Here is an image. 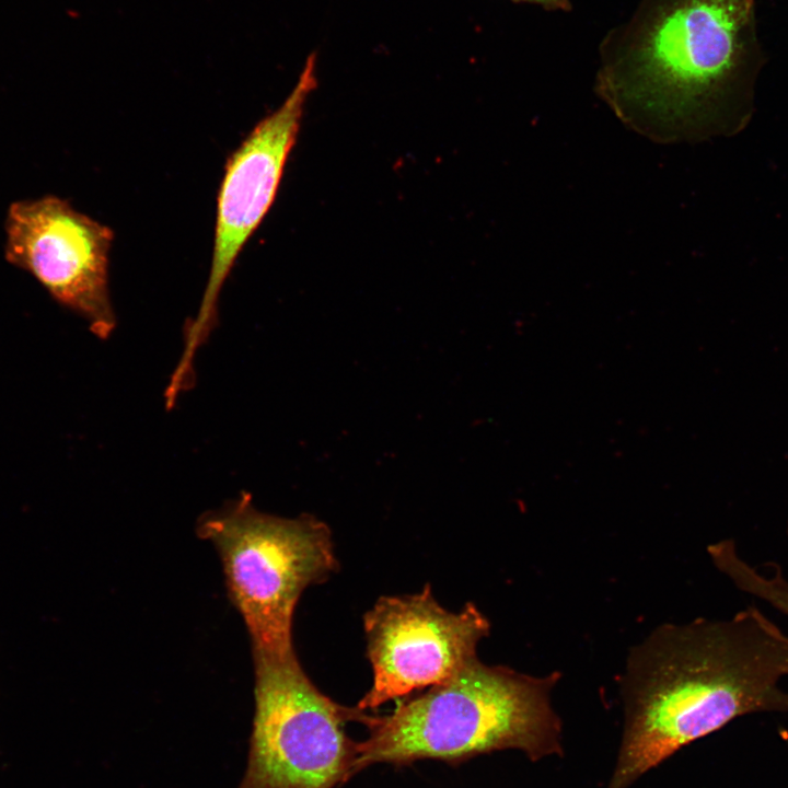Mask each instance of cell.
<instances>
[{
  "mask_svg": "<svg viewBox=\"0 0 788 788\" xmlns=\"http://www.w3.org/2000/svg\"><path fill=\"white\" fill-rule=\"evenodd\" d=\"M517 3L532 4L548 11L569 12L572 9L570 0H511Z\"/></svg>",
  "mask_w": 788,
  "mask_h": 788,
  "instance_id": "obj_9",
  "label": "cell"
},
{
  "mask_svg": "<svg viewBox=\"0 0 788 788\" xmlns=\"http://www.w3.org/2000/svg\"><path fill=\"white\" fill-rule=\"evenodd\" d=\"M317 54L311 53L285 102L262 119L227 161L217 204L209 278L199 310L185 327L181 374L194 371V358L217 323L218 299L244 244L276 197L287 159L310 94L316 89Z\"/></svg>",
  "mask_w": 788,
  "mask_h": 788,
  "instance_id": "obj_6",
  "label": "cell"
},
{
  "mask_svg": "<svg viewBox=\"0 0 788 788\" xmlns=\"http://www.w3.org/2000/svg\"><path fill=\"white\" fill-rule=\"evenodd\" d=\"M370 690L357 704L373 709L413 692L441 684L477 658L490 624L474 603L443 609L430 584L415 594L381 596L363 616Z\"/></svg>",
  "mask_w": 788,
  "mask_h": 788,
  "instance_id": "obj_7",
  "label": "cell"
},
{
  "mask_svg": "<svg viewBox=\"0 0 788 788\" xmlns=\"http://www.w3.org/2000/svg\"><path fill=\"white\" fill-rule=\"evenodd\" d=\"M751 2L755 3V0H750Z\"/></svg>",
  "mask_w": 788,
  "mask_h": 788,
  "instance_id": "obj_10",
  "label": "cell"
},
{
  "mask_svg": "<svg viewBox=\"0 0 788 788\" xmlns=\"http://www.w3.org/2000/svg\"><path fill=\"white\" fill-rule=\"evenodd\" d=\"M254 716L244 776L237 788H335L354 776L357 742L347 722L371 715L323 694L296 653L253 654Z\"/></svg>",
  "mask_w": 788,
  "mask_h": 788,
  "instance_id": "obj_5",
  "label": "cell"
},
{
  "mask_svg": "<svg viewBox=\"0 0 788 788\" xmlns=\"http://www.w3.org/2000/svg\"><path fill=\"white\" fill-rule=\"evenodd\" d=\"M7 260L31 274L101 339L116 317L108 291L113 231L57 196L19 200L5 218Z\"/></svg>",
  "mask_w": 788,
  "mask_h": 788,
  "instance_id": "obj_8",
  "label": "cell"
},
{
  "mask_svg": "<svg viewBox=\"0 0 788 788\" xmlns=\"http://www.w3.org/2000/svg\"><path fill=\"white\" fill-rule=\"evenodd\" d=\"M788 635L750 606L730 619L663 625L629 654L625 728L609 788H627L734 718L788 711Z\"/></svg>",
  "mask_w": 788,
  "mask_h": 788,
  "instance_id": "obj_2",
  "label": "cell"
},
{
  "mask_svg": "<svg viewBox=\"0 0 788 788\" xmlns=\"http://www.w3.org/2000/svg\"><path fill=\"white\" fill-rule=\"evenodd\" d=\"M559 674L535 677L473 659L455 675L371 716L357 743L354 775L372 764L421 760L460 764L482 754L518 750L532 762L560 756L561 721L551 692Z\"/></svg>",
  "mask_w": 788,
  "mask_h": 788,
  "instance_id": "obj_3",
  "label": "cell"
},
{
  "mask_svg": "<svg viewBox=\"0 0 788 788\" xmlns=\"http://www.w3.org/2000/svg\"><path fill=\"white\" fill-rule=\"evenodd\" d=\"M198 535L216 547L230 600L243 618L253 654L294 652L292 618L302 592L338 569L332 532L317 518L259 511L242 493L199 519Z\"/></svg>",
  "mask_w": 788,
  "mask_h": 788,
  "instance_id": "obj_4",
  "label": "cell"
},
{
  "mask_svg": "<svg viewBox=\"0 0 788 788\" xmlns=\"http://www.w3.org/2000/svg\"><path fill=\"white\" fill-rule=\"evenodd\" d=\"M787 532H788V522H787Z\"/></svg>",
  "mask_w": 788,
  "mask_h": 788,
  "instance_id": "obj_11",
  "label": "cell"
},
{
  "mask_svg": "<svg viewBox=\"0 0 788 788\" xmlns=\"http://www.w3.org/2000/svg\"><path fill=\"white\" fill-rule=\"evenodd\" d=\"M598 51L596 94L660 143L737 127L765 62L750 0H639Z\"/></svg>",
  "mask_w": 788,
  "mask_h": 788,
  "instance_id": "obj_1",
  "label": "cell"
}]
</instances>
